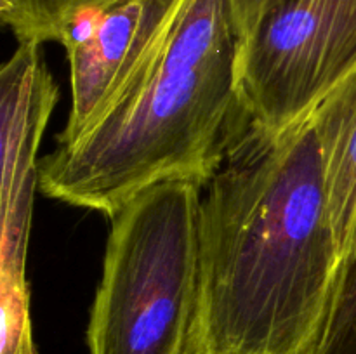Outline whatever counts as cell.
Masks as SVG:
<instances>
[{
	"label": "cell",
	"instance_id": "8992f818",
	"mask_svg": "<svg viewBox=\"0 0 356 354\" xmlns=\"http://www.w3.org/2000/svg\"><path fill=\"white\" fill-rule=\"evenodd\" d=\"M174 0H118L76 17L63 35L72 110L58 144L83 134L131 78L172 9Z\"/></svg>",
	"mask_w": 356,
	"mask_h": 354
},
{
	"label": "cell",
	"instance_id": "30bf717a",
	"mask_svg": "<svg viewBox=\"0 0 356 354\" xmlns=\"http://www.w3.org/2000/svg\"><path fill=\"white\" fill-rule=\"evenodd\" d=\"M2 346L0 354H37L30 321L28 283L0 280Z\"/></svg>",
	"mask_w": 356,
	"mask_h": 354
},
{
	"label": "cell",
	"instance_id": "52a82bcc",
	"mask_svg": "<svg viewBox=\"0 0 356 354\" xmlns=\"http://www.w3.org/2000/svg\"><path fill=\"white\" fill-rule=\"evenodd\" d=\"M341 260L356 242V68L312 111Z\"/></svg>",
	"mask_w": 356,
	"mask_h": 354
},
{
	"label": "cell",
	"instance_id": "5b68a950",
	"mask_svg": "<svg viewBox=\"0 0 356 354\" xmlns=\"http://www.w3.org/2000/svg\"><path fill=\"white\" fill-rule=\"evenodd\" d=\"M42 44L17 42L0 71L2 113V242L0 280L28 283L26 253L38 187V148L58 101V87L45 66Z\"/></svg>",
	"mask_w": 356,
	"mask_h": 354
},
{
	"label": "cell",
	"instance_id": "7a4b0ae2",
	"mask_svg": "<svg viewBox=\"0 0 356 354\" xmlns=\"http://www.w3.org/2000/svg\"><path fill=\"white\" fill-rule=\"evenodd\" d=\"M242 51V0H174L103 115L40 160L42 193L111 217L155 184L191 180L204 189L254 125Z\"/></svg>",
	"mask_w": 356,
	"mask_h": 354
},
{
	"label": "cell",
	"instance_id": "ba28073f",
	"mask_svg": "<svg viewBox=\"0 0 356 354\" xmlns=\"http://www.w3.org/2000/svg\"><path fill=\"white\" fill-rule=\"evenodd\" d=\"M118 0H0V19L17 42H59L82 14Z\"/></svg>",
	"mask_w": 356,
	"mask_h": 354
},
{
	"label": "cell",
	"instance_id": "3957f363",
	"mask_svg": "<svg viewBox=\"0 0 356 354\" xmlns=\"http://www.w3.org/2000/svg\"><path fill=\"white\" fill-rule=\"evenodd\" d=\"M191 180L155 184L111 215L90 309V354H188L198 294V207Z\"/></svg>",
	"mask_w": 356,
	"mask_h": 354
},
{
	"label": "cell",
	"instance_id": "6da1fadb",
	"mask_svg": "<svg viewBox=\"0 0 356 354\" xmlns=\"http://www.w3.org/2000/svg\"><path fill=\"white\" fill-rule=\"evenodd\" d=\"M204 189L188 354H306L341 264L312 113L254 124Z\"/></svg>",
	"mask_w": 356,
	"mask_h": 354
},
{
	"label": "cell",
	"instance_id": "277c9868",
	"mask_svg": "<svg viewBox=\"0 0 356 354\" xmlns=\"http://www.w3.org/2000/svg\"><path fill=\"white\" fill-rule=\"evenodd\" d=\"M242 87L254 124L280 132L356 68V0H242Z\"/></svg>",
	"mask_w": 356,
	"mask_h": 354
},
{
	"label": "cell",
	"instance_id": "9c48e42d",
	"mask_svg": "<svg viewBox=\"0 0 356 354\" xmlns=\"http://www.w3.org/2000/svg\"><path fill=\"white\" fill-rule=\"evenodd\" d=\"M306 354H356V242L341 260L325 318Z\"/></svg>",
	"mask_w": 356,
	"mask_h": 354
}]
</instances>
